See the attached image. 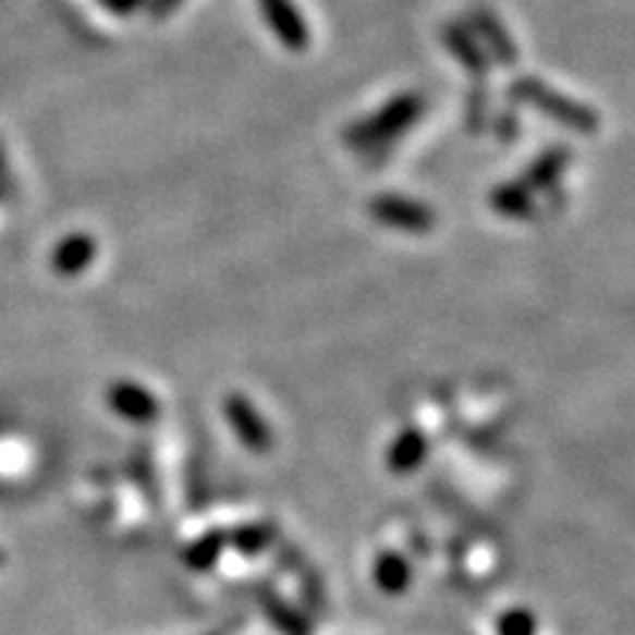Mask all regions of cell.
Wrapping results in <instances>:
<instances>
[{
    "instance_id": "1",
    "label": "cell",
    "mask_w": 635,
    "mask_h": 635,
    "mask_svg": "<svg viewBox=\"0 0 635 635\" xmlns=\"http://www.w3.org/2000/svg\"><path fill=\"white\" fill-rule=\"evenodd\" d=\"M514 101L527 103L535 112H540L548 120L559 122L566 131H575L579 135H594L598 131V114L588 109L585 103L575 101V98L564 96L561 90L551 88L538 77H520L509 88Z\"/></svg>"
},
{
    "instance_id": "2",
    "label": "cell",
    "mask_w": 635,
    "mask_h": 635,
    "mask_svg": "<svg viewBox=\"0 0 635 635\" xmlns=\"http://www.w3.org/2000/svg\"><path fill=\"white\" fill-rule=\"evenodd\" d=\"M422 114V98L416 94H403L392 98L387 107H381L379 112L366 117L363 122L353 125V131L347 133V138L355 146H374L384 144V141L394 138V135L405 133L413 122Z\"/></svg>"
},
{
    "instance_id": "3",
    "label": "cell",
    "mask_w": 635,
    "mask_h": 635,
    "mask_svg": "<svg viewBox=\"0 0 635 635\" xmlns=\"http://www.w3.org/2000/svg\"><path fill=\"white\" fill-rule=\"evenodd\" d=\"M371 218L376 223L387 228H398V231H411V233H427L431 225L437 223L435 209L422 202L408 199V196H394L384 194L376 196L371 202Z\"/></svg>"
},
{
    "instance_id": "4",
    "label": "cell",
    "mask_w": 635,
    "mask_h": 635,
    "mask_svg": "<svg viewBox=\"0 0 635 635\" xmlns=\"http://www.w3.org/2000/svg\"><path fill=\"white\" fill-rule=\"evenodd\" d=\"M223 411L233 435L239 437V442L246 450H252V453H268L270 445H273V435H270V427L265 424L260 411L244 394H228Z\"/></svg>"
},
{
    "instance_id": "5",
    "label": "cell",
    "mask_w": 635,
    "mask_h": 635,
    "mask_svg": "<svg viewBox=\"0 0 635 635\" xmlns=\"http://www.w3.org/2000/svg\"><path fill=\"white\" fill-rule=\"evenodd\" d=\"M260 11L270 33L281 40L283 48L300 53L310 46V29L292 0H260Z\"/></svg>"
},
{
    "instance_id": "6",
    "label": "cell",
    "mask_w": 635,
    "mask_h": 635,
    "mask_svg": "<svg viewBox=\"0 0 635 635\" xmlns=\"http://www.w3.org/2000/svg\"><path fill=\"white\" fill-rule=\"evenodd\" d=\"M474 27H477L479 38L485 40V53L487 59H496L501 66H514L516 64V46L511 40V35L505 33L503 22L498 20L492 11L477 9L474 11Z\"/></svg>"
},
{
    "instance_id": "7",
    "label": "cell",
    "mask_w": 635,
    "mask_h": 635,
    "mask_svg": "<svg viewBox=\"0 0 635 635\" xmlns=\"http://www.w3.org/2000/svg\"><path fill=\"white\" fill-rule=\"evenodd\" d=\"M112 400V408L120 413L122 418H131L138 424H151L159 416V403L149 390H144L141 384L125 381V384H117L109 392Z\"/></svg>"
},
{
    "instance_id": "8",
    "label": "cell",
    "mask_w": 635,
    "mask_h": 635,
    "mask_svg": "<svg viewBox=\"0 0 635 635\" xmlns=\"http://www.w3.org/2000/svg\"><path fill=\"white\" fill-rule=\"evenodd\" d=\"M442 40H445L448 51L459 59V64L464 66L468 75L485 77L490 70V59H487L485 48L479 46L477 38L472 33H466V27L461 24H448L442 29Z\"/></svg>"
},
{
    "instance_id": "9",
    "label": "cell",
    "mask_w": 635,
    "mask_h": 635,
    "mask_svg": "<svg viewBox=\"0 0 635 635\" xmlns=\"http://www.w3.org/2000/svg\"><path fill=\"white\" fill-rule=\"evenodd\" d=\"M572 162V154L564 149V146H553V149L542 151L533 164H529L527 172L520 178V181L527 186L533 194H538L542 188L557 186L559 178L564 175L566 164Z\"/></svg>"
},
{
    "instance_id": "10",
    "label": "cell",
    "mask_w": 635,
    "mask_h": 635,
    "mask_svg": "<svg viewBox=\"0 0 635 635\" xmlns=\"http://www.w3.org/2000/svg\"><path fill=\"white\" fill-rule=\"evenodd\" d=\"M424 459H427V437L418 429L400 431L398 440L392 442L390 453H387V464H390L394 474L416 472Z\"/></svg>"
},
{
    "instance_id": "11",
    "label": "cell",
    "mask_w": 635,
    "mask_h": 635,
    "mask_svg": "<svg viewBox=\"0 0 635 635\" xmlns=\"http://www.w3.org/2000/svg\"><path fill=\"white\" fill-rule=\"evenodd\" d=\"M533 191L524 186L522 181H511V183H503V186H498L492 191V207H496L498 215H503V218H511V220H522V218H529V212H533Z\"/></svg>"
},
{
    "instance_id": "12",
    "label": "cell",
    "mask_w": 635,
    "mask_h": 635,
    "mask_svg": "<svg viewBox=\"0 0 635 635\" xmlns=\"http://www.w3.org/2000/svg\"><path fill=\"white\" fill-rule=\"evenodd\" d=\"M374 579L384 594H403L411 585V564L400 553H381L374 564Z\"/></svg>"
},
{
    "instance_id": "13",
    "label": "cell",
    "mask_w": 635,
    "mask_h": 635,
    "mask_svg": "<svg viewBox=\"0 0 635 635\" xmlns=\"http://www.w3.org/2000/svg\"><path fill=\"white\" fill-rule=\"evenodd\" d=\"M94 255H96L94 242H90L88 236H75L66 244H61V249L57 255V265H59V270H64V273H77V270L88 268L90 260H94Z\"/></svg>"
},
{
    "instance_id": "14",
    "label": "cell",
    "mask_w": 635,
    "mask_h": 635,
    "mask_svg": "<svg viewBox=\"0 0 635 635\" xmlns=\"http://www.w3.org/2000/svg\"><path fill=\"white\" fill-rule=\"evenodd\" d=\"M223 548H225L223 533H207L205 538H199L194 542V546L188 548V553H186L188 566H194V570H199V572L209 570V566H212L215 561L220 559Z\"/></svg>"
},
{
    "instance_id": "15",
    "label": "cell",
    "mask_w": 635,
    "mask_h": 635,
    "mask_svg": "<svg viewBox=\"0 0 635 635\" xmlns=\"http://www.w3.org/2000/svg\"><path fill=\"white\" fill-rule=\"evenodd\" d=\"M262 607H265V612H268L270 620H273V625L281 627L283 635H307L305 620H302L300 614H294L292 609H289L286 603L281 601V598L265 596Z\"/></svg>"
},
{
    "instance_id": "16",
    "label": "cell",
    "mask_w": 635,
    "mask_h": 635,
    "mask_svg": "<svg viewBox=\"0 0 635 635\" xmlns=\"http://www.w3.org/2000/svg\"><path fill=\"white\" fill-rule=\"evenodd\" d=\"M273 540V527L270 524H246V527L236 529L231 535V542L239 548L242 553H260L262 548L270 546Z\"/></svg>"
},
{
    "instance_id": "17",
    "label": "cell",
    "mask_w": 635,
    "mask_h": 635,
    "mask_svg": "<svg viewBox=\"0 0 635 635\" xmlns=\"http://www.w3.org/2000/svg\"><path fill=\"white\" fill-rule=\"evenodd\" d=\"M498 633L501 635H535L533 614L524 612V609L505 612L501 616V622H498Z\"/></svg>"
},
{
    "instance_id": "18",
    "label": "cell",
    "mask_w": 635,
    "mask_h": 635,
    "mask_svg": "<svg viewBox=\"0 0 635 635\" xmlns=\"http://www.w3.org/2000/svg\"><path fill=\"white\" fill-rule=\"evenodd\" d=\"M103 9H109L112 14H135V11L141 9V5H146V0H101Z\"/></svg>"
},
{
    "instance_id": "19",
    "label": "cell",
    "mask_w": 635,
    "mask_h": 635,
    "mask_svg": "<svg viewBox=\"0 0 635 635\" xmlns=\"http://www.w3.org/2000/svg\"><path fill=\"white\" fill-rule=\"evenodd\" d=\"M181 3L183 0H151V11H154V16H168Z\"/></svg>"
}]
</instances>
